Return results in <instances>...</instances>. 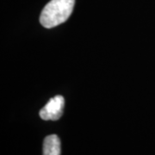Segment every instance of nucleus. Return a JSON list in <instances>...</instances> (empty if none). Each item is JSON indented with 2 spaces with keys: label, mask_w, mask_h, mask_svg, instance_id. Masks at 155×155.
<instances>
[{
  "label": "nucleus",
  "mask_w": 155,
  "mask_h": 155,
  "mask_svg": "<svg viewBox=\"0 0 155 155\" xmlns=\"http://www.w3.org/2000/svg\"><path fill=\"white\" fill-rule=\"evenodd\" d=\"M43 155H61V140L56 134H51L44 139Z\"/></svg>",
  "instance_id": "7ed1b4c3"
},
{
  "label": "nucleus",
  "mask_w": 155,
  "mask_h": 155,
  "mask_svg": "<svg viewBox=\"0 0 155 155\" xmlns=\"http://www.w3.org/2000/svg\"><path fill=\"white\" fill-rule=\"evenodd\" d=\"M65 99L62 96H55L48 101V103L41 110L40 116L45 121H57L63 114Z\"/></svg>",
  "instance_id": "f03ea898"
},
{
  "label": "nucleus",
  "mask_w": 155,
  "mask_h": 155,
  "mask_svg": "<svg viewBox=\"0 0 155 155\" xmlns=\"http://www.w3.org/2000/svg\"><path fill=\"white\" fill-rule=\"evenodd\" d=\"M74 4L75 0H51L41 13V24L51 28L65 22L72 13Z\"/></svg>",
  "instance_id": "f257e3e1"
}]
</instances>
